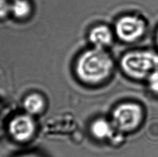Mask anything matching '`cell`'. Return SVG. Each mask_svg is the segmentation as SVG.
Segmentation results:
<instances>
[{
  "mask_svg": "<svg viewBox=\"0 0 158 157\" xmlns=\"http://www.w3.org/2000/svg\"><path fill=\"white\" fill-rule=\"evenodd\" d=\"M113 68V62L103 49L95 48L82 54L77 61L76 70L83 82L97 84L105 80Z\"/></svg>",
  "mask_w": 158,
  "mask_h": 157,
  "instance_id": "6da1fadb",
  "label": "cell"
},
{
  "mask_svg": "<svg viewBox=\"0 0 158 157\" xmlns=\"http://www.w3.org/2000/svg\"><path fill=\"white\" fill-rule=\"evenodd\" d=\"M19 157H40V156L35 155H33V154H28V155H24L19 156Z\"/></svg>",
  "mask_w": 158,
  "mask_h": 157,
  "instance_id": "7c38bea8",
  "label": "cell"
},
{
  "mask_svg": "<svg viewBox=\"0 0 158 157\" xmlns=\"http://www.w3.org/2000/svg\"><path fill=\"white\" fill-rule=\"evenodd\" d=\"M157 44H158V31L157 33Z\"/></svg>",
  "mask_w": 158,
  "mask_h": 157,
  "instance_id": "4fadbf2b",
  "label": "cell"
},
{
  "mask_svg": "<svg viewBox=\"0 0 158 157\" xmlns=\"http://www.w3.org/2000/svg\"><path fill=\"white\" fill-rule=\"evenodd\" d=\"M115 30L121 40L132 42L143 35L146 30V24L139 17L126 15L117 21Z\"/></svg>",
  "mask_w": 158,
  "mask_h": 157,
  "instance_id": "277c9868",
  "label": "cell"
},
{
  "mask_svg": "<svg viewBox=\"0 0 158 157\" xmlns=\"http://www.w3.org/2000/svg\"><path fill=\"white\" fill-rule=\"evenodd\" d=\"M31 7L27 0H15L11 5L10 11L18 18H24L29 15Z\"/></svg>",
  "mask_w": 158,
  "mask_h": 157,
  "instance_id": "9c48e42d",
  "label": "cell"
},
{
  "mask_svg": "<svg viewBox=\"0 0 158 157\" xmlns=\"http://www.w3.org/2000/svg\"><path fill=\"white\" fill-rule=\"evenodd\" d=\"M91 131L97 139H103L112 134V127L110 123L103 119H98L92 123Z\"/></svg>",
  "mask_w": 158,
  "mask_h": 157,
  "instance_id": "ba28073f",
  "label": "cell"
},
{
  "mask_svg": "<svg viewBox=\"0 0 158 157\" xmlns=\"http://www.w3.org/2000/svg\"><path fill=\"white\" fill-rule=\"evenodd\" d=\"M24 107L29 114H37L43 110L44 100L40 95L38 94H31L25 99Z\"/></svg>",
  "mask_w": 158,
  "mask_h": 157,
  "instance_id": "52a82bcc",
  "label": "cell"
},
{
  "mask_svg": "<svg viewBox=\"0 0 158 157\" xmlns=\"http://www.w3.org/2000/svg\"><path fill=\"white\" fill-rule=\"evenodd\" d=\"M11 5L7 0H0V18H4L10 11Z\"/></svg>",
  "mask_w": 158,
  "mask_h": 157,
  "instance_id": "8fae6325",
  "label": "cell"
},
{
  "mask_svg": "<svg viewBox=\"0 0 158 157\" xmlns=\"http://www.w3.org/2000/svg\"><path fill=\"white\" fill-rule=\"evenodd\" d=\"M89 40L97 49H103L112 43V33L106 26H98L89 33Z\"/></svg>",
  "mask_w": 158,
  "mask_h": 157,
  "instance_id": "8992f818",
  "label": "cell"
},
{
  "mask_svg": "<svg viewBox=\"0 0 158 157\" xmlns=\"http://www.w3.org/2000/svg\"><path fill=\"white\" fill-rule=\"evenodd\" d=\"M142 111L134 103H126L115 109L112 115L114 125L118 130L128 131L136 128L142 120Z\"/></svg>",
  "mask_w": 158,
  "mask_h": 157,
  "instance_id": "3957f363",
  "label": "cell"
},
{
  "mask_svg": "<svg viewBox=\"0 0 158 157\" xmlns=\"http://www.w3.org/2000/svg\"><path fill=\"white\" fill-rule=\"evenodd\" d=\"M148 80L149 88L153 93L158 94V71L151 74Z\"/></svg>",
  "mask_w": 158,
  "mask_h": 157,
  "instance_id": "30bf717a",
  "label": "cell"
},
{
  "mask_svg": "<svg viewBox=\"0 0 158 157\" xmlns=\"http://www.w3.org/2000/svg\"><path fill=\"white\" fill-rule=\"evenodd\" d=\"M121 66L128 76L143 79L158 71V54L150 51H137L126 53Z\"/></svg>",
  "mask_w": 158,
  "mask_h": 157,
  "instance_id": "7a4b0ae2",
  "label": "cell"
},
{
  "mask_svg": "<svg viewBox=\"0 0 158 157\" xmlns=\"http://www.w3.org/2000/svg\"><path fill=\"white\" fill-rule=\"evenodd\" d=\"M34 120L30 115H19L14 118L9 124L10 135L16 141L24 142L31 138L35 132Z\"/></svg>",
  "mask_w": 158,
  "mask_h": 157,
  "instance_id": "5b68a950",
  "label": "cell"
}]
</instances>
